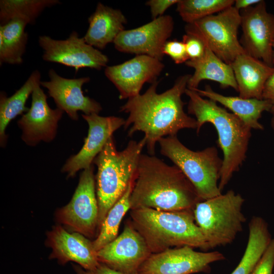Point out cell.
I'll list each match as a JSON object with an SVG mask.
<instances>
[{
	"instance_id": "9a60e30c",
	"label": "cell",
	"mask_w": 274,
	"mask_h": 274,
	"mask_svg": "<svg viewBox=\"0 0 274 274\" xmlns=\"http://www.w3.org/2000/svg\"><path fill=\"white\" fill-rule=\"evenodd\" d=\"M164 67L156 58L138 55L121 64L107 66L105 74L118 89L119 99H128L140 94L145 83L157 81Z\"/></svg>"
},
{
	"instance_id": "f546056e",
	"label": "cell",
	"mask_w": 274,
	"mask_h": 274,
	"mask_svg": "<svg viewBox=\"0 0 274 274\" xmlns=\"http://www.w3.org/2000/svg\"><path fill=\"white\" fill-rule=\"evenodd\" d=\"M163 53L169 56L176 64L185 63L189 60L185 45L182 41H166L163 46Z\"/></svg>"
},
{
	"instance_id": "d6a6232c",
	"label": "cell",
	"mask_w": 274,
	"mask_h": 274,
	"mask_svg": "<svg viewBox=\"0 0 274 274\" xmlns=\"http://www.w3.org/2000/svg\"><path fill=\"white\" fill-rule=\"evenodd\" d=\"M179 0H150L146 5L150 8L153 19L163 16L165 11L172 5L177 4Z\"/></svg>"
},
{
	"instance_id": "d4e9b609",
	"label": "cell",
	"mask_w": 274,
	"mask_h": 274,
	"mask_svg": "<svg viewBox=\"0 0 274 274\" xmlns=\"http://www.w3.org/2000/svg\"><path fill=\"white\" fill-rule=\"evenodd\" d=\"M41 80V74L38 70L33 71L23 85L10 97L1 92L0 95V142L4 147L7 135L5 130L9 123L17 116L27 112L26 101L32 94L36 83Z\"/></svg>"
},
{
	"instance_id": "277c9868",
	"label": "cell",
	"mask_w": 274,
	"mask_h": 274,
	"mask_svg": "<svg viewBox=\"0 0 274 274\" xmlns=\"http://www.w3.org/2000/svg\"><path fill=\"white\" fill-rule=\"evenodd\" d=\"M131 224L143 236L152 254L172 247L189 246L210 250L194 218L193 210L163 211L131 210Z\"/></svg>"
},
{
	"instance_id": "484cf974",
	"label": "cell",
	"mask_w": 274,
	"mask_h": 274,
	"mask_svg": "<svg viewBox=\"0 0 274 274\" xmlns=\"http://www.w3.org/2000/svg\"><path fill=\"white\" fill-rule=\"evenodd\" d=\"M28 23L13 19L0 25V64H20L25 51L28 35L25 29Z\"/></svg>"
},
{
	"instance_id": "f35d334b",
	"label": "cell",
	"mask_w": 274,
	"mask_h": 274,
	"mask_svg": "<svg viewBox=\"0 0 274 274\" xmlns=\"http://www.w3.org/2000/svg\"><path fill=\"white\" fill-rule=\"evenodd\" d=\"M273 64L274 65V41L273 43Z\"/></svg>"
},
{
	"instance_id": "e0dca14e",
	"label": "cell",
	"mask_w": 274,
	"mask_h": 274,
	"mask_svg": "<svg viewBox=\"0 0 274 274\" xmlns=\"http://www.w3.org/2000/svg\"><path fill=\"white\" fill-rule=\"evenodd\" d=\"M82 116L88 124V135L80 151L70 157L61 169L68 178L73 177L79 170L92 165L114 132L125 123L123 118L113 116L103 117L91 114H82Z\"/></svg>"
},
{
	"instance_id": "ac0fdd59",
	"label": "cell",
	"mask_w": 274,
	"mask_h": 274,
	"mask_svg": "<svg viewBox=\"0 0 274 274\" xmlns=\"http://www.w3.org/2000/svg\"><path fill=\"white\" fill-rule=\"evenodd\" d=\"M49 81H41V85L48 90L57 108L65 112L73 120H78V111L84 114H97L102 110L100 104L95 100L84 95L82 88L90 78L84 77L69 79L59 75L51 68L48 72Z\"/></svg>"
},
{
	"instance_id": "83f0119b",
	"label": "cell",
	"mask_w": 274,
	"mask_h": 274,
	"mask_svg": "<svg viewBox=\"0 0 274 274\" xmlns=\"http://www.w3.org/2000/svg\"><path fill=\"white\" fill-rule=\"evenodd\" d=\"M132 181L122 196L111 208L99 228V233L92 242L96 252L117 237L121 221L127 211L130 210Z\"/></svg>"
},
{
	"instance_id": "4316f807",
	"label": "cell",
	"mask_w": 274,
	"mask_h": 274,
	"mask_svg": "<svg viewBox=\"0 0 274 274\" xmlns=\"http://www.w3.org/2000/svg\"><path fill=\"white\" fill-rule=\"evenodd\" d=\"M59 3L58 0H1V25L16 18L24 20L28 24H34L46 8Z\"/></svg>"
},
{
	"instance_id": "8992f818",
	"label": "cell",
	"mask_w": 274,
	"mask_h": 274,
	"mask_svg": "<svg viewBox=\"0 0 274 274\" xmlns=\"http://www.w3.org/2000/svg\"><path fill=\"white\" fill-rule=\"evenodd\" d=\"M158 143L160 153L183 173L201 200L221 194L219 181L223 161L216 147L193 151L185 146L177 135L162 138Z\"/></svg>"
},
{
	"instance_id": "f1b7e54d",
	"label": "cell",
	"mask_w": 274,
	"mask_h": 274,
	"mask_svg": "<svg viewBox=\"0 0 274 274\" xmlns=\"http://www.w3.org/2000/svg\"><path fill=\"white\" fill-rule=\"evenodd\" d=\"M234 0H179L176 10L182 20L190 23L232 6Z\"/></svg>"
},
{
	"instance_id": "836d02e7",
	"label": "cell",
	"mask_w": 274,
	"mask_h": 274,
	"mask_svg": "<svg viewBox=\"0 0 274 274\" xmlns=\"http://www.w3.org/2000/svg\"><path fill=\"white\" fill-rule=\"evenodd\" d=\"M262 99L268 101L272 106L270 111L274 112V72L270 76L265 83L263 93Z\"/></svg>"
},
{
	"instance_id": "8d00e7d4",
	"label": "cell",
	"mask_w": 274,
	"mask_h": 274,
	"mask_svg": "<svg viewBox=\"0 0 274 274\" xmlns=\"http://www.w3.org/2000/svg\"><path fill=\"white\" fill-rule=\"evenodd\" d=\"M74 268L76 271V274H93L92 272L86 270L81 266L75 265Z\"/></svg>"
},
{
	"instance_id": "1f68e13d",
	"label": "cell",
	"mask_w": 274,
	"mask_h": 274,
	"mask_svg": "<svg viewBox=\"0 0 274 274\" xmlns=\"http://www.w3.org/2000/svg\"><path fill=\"white\" fill-rule=\"evenodd\" d=\"M182 42L185 45L189 60L198 59L204 55L206 46L198 38L186 33L183 36Z\"/></svg>"
},
{
	"instance_id": "7c38bea8",
	"label": "cell",
	"mask_w": 274,
	"mask_h": 274,
	"mask_svg": "<svg viewBox=\"0 0 274 274\" xmlns=\"http://www.w3.org/2000/svg\"><path fill=\"white\" fill-rule=\"evenodd\" d=\"M239 12L241 44L246 52L273 66L274 15L267 12L265 2L261 0Z\"/></svg>"
},
{
	"instance_id": "5bb4252c",
	"label": "cell",
	"mask_w": 274,
	"mask_h": 274,
	"mask_svg": "<svg viewBox=\"0 0 274 274\" xmlns=\"http://www.w3.org/2000/svg\"><path fill=\"white\" fill-rule=\"evenodd\" d=\"M174 28L173 18L163 15L136 28L123 30L113 43L119 52L146 55L161 61L164 56L163 46Z\"/></svg>"
},
{
	"instance_id": "4fadbf2b",
	"label": "cell",
	"mask_w": 274,
	"mask_h": 274,
	"mask_svg": "<svg viewBox=\"0 0 274 274\" xmlns=\"http://www.w3.org/2000/svg\"><path fill=\"white\" fill-rule=\"evenodd\" d=\"M151 254L145 239L130 223L97 252L99 263L124 274H139L140 267Z\"/></svg>"
},
{
	"instance_id": "7a4b0ae2",
	"label": "cell",
	"mask_w": 274,
	"mask_h": 274,
	"mask_svg": "<svg viewBox=\"0 0 274 274\" xmlns=\"http://www.w3.org/2000/svg\"><path fill=\"white\" fill-rule=\"evenodd\" d=\"M200 201L194 186L177 166L154 155L141 154L132 181L130 210H193Z\"/></svg>"
},
{
	"instance_id": "d590c367",
	"label": "cell",
	"mask_w": 274,
	"mask_h": 274,
	"mask_svg": "<svg viewBox=\"0 0 274 274\" xmlns=\"http://www.w3.org/2000/svg\"><path fill=\"white\" fill-rule=\"evenodd\" d=\"M93 274H124L115 270L106 265L99 263L96 269L93 272Z\"/></svg>"
},
{
	"instance_id": "4dcf8cb0",
	"label": "cell",
	"mask_w": 274,
	"mask_h": 274,
	"mask_svg": "<svg viewBox=\"0 0 274 274\" xmlns=\"http://www.w3.org/2000/svg\"><path fill=\"white\" fill-rule=\"evenodd\" d=\"M274 267V237L251 274H272Z\"/></svg>"
},
{
	"instance_id": "603a6c76",
	"label": "cell",
	"mask_w": 274,
	"mask_h": 274,
	"mask_svg": "<svg viewBox=\"0 0 274 274\" xmlns=\"http://www.w3.org/2000/svg\"><path fill=\"white\" fill-rule=\"evenodd\" d=\"M192 90L201 96L221 104L251 129H263V126L258 120L264 111L270 112L272 108L271 104L266 100L224 95L214 91L209 85H206L204 89Z\"/></svg>"
},
{
	"instance_id": "9c48e42d",
	"label": "cell",
	"mask_w": 274,
	"mask_h": 274,
	"mask_svg": "<svg viewBox=\"0 0 274 274\" xmlns=\"http://www.w3.org/2000/svg\"><path fill=\"white\" fill-rule=\"evenodd\" d=\"M93 164L84 169L70 202L56 213L58 221L73 232L91 237L98 227V205Z\"/></svg>"
},
{
	"instance_id": "ffe728a7",
	"label": "cell",
	"mask_w": 274,
	"mask_h": 274,
	"mask_svg": "<svg viewBox=\"0 0 274 274\" xmlns=\"http://www.w3.org/2000/svg\"><path fill=\"white\" fill-rule=\"evenodd\" d=\"M230 65L237 84L239 96L262 99L265 83L274 72V66L246 52L238 55Z\"/></svg>"
},
{
	"instance_id": "7402d4cb",
	"label": "cell",
	"mask_w": 274,
	"mask_h": 274,
	"mask_svg": "<svg viewBox=\"0 0 274 274\" xmlns=\"http://www.w3.org/2000/svg\"><path fill=\"white\" fill-rule=\"evenodd\" d=\"M185 64L194 70L188 81V88H198L201 81L208 80L218 83L223 88L231 87L238 92L231 65L220 59L208 46L202 57L188 60Z\"/></svg>"
},
{
	"instance_id": "52a82bcc",
	"label": "cell",
	"mask_w": 274,
	"mask_h": 274,
	"mask_svg": "<svg viewBox=\"0 0 274 274\" xmlns=\"http://www.w3.org/2000/svg\"><path fill=\"white\" fill-rule=\"evenodd\" d=\"M244 202L240 194L229 190L196 203L195 221L210 250L232 243L242 231L246 220L242 212Z\"/></svg>"
},
{
	"instance_id": "6da1fadb",
	"label": "cell",
	"mask_w": 274,
	"mask_h": 274,
	"mask_svg": "<svg viewBox=\"0 0 274 274\" xmlns=\"http://www.w3.org/2000/svg\"><path fill=\"white\" fill-rule=\"evenodd\" d=\"M191 75L179 76L172 88L160 94L156 91L159 82L155 81L144 93L128 98L120 107V112L128 114L123 126L124 129L130 127L128 135L144 132L149 155H154L161 138L177 135L182 129H197L195 118L185 112L182 99Z\"/></svg>"
},
{
	"instance_id": "ba28073f",
	"label": "cell",
	"mask_w": 274,
	"mask_h": 274,
	"mask_svg": "<svg viewBox=\"0 0 274 274\" xmlns=\"http://www.w3.org/2000/svg\"><path fill=\"white\" fill-rule=\"evenodd\" d=\"M240 12L233 6L195 22L187 23L186 33L200 39L220 59L231 64L246 51L237 38Z\"/></svg>"
},
{
	"instance_id": "cb8c5ba5",
	"label": "cell",
	"mask_w": 274,
	"mask_h": 274,
	"mask_svg": "<svg viewBox=\"0 0 274 274\" xmlns=\"http://www.w3.org/2000/svg\"><path fill=\"white\" fill-rule=\"evenodd\" d=\"M271 238L265 220L259 216L252 217L249 223V237L244 253L230 274H251Z\"/></svg>"
},
{
	"instance_id": "d6986e66",
	"label": "cell",
	"mask_w": 274,
	"mask_h": 274,
	"mask_svg": "<svg viewBox=\"0 0 274 274\" xmlns=\"http://www.w3.org/2000/svg\"><path fill=\"white\" fill-rule=\"evenodd\" d=\"M47 244L52 249L50 258L57 259L60 264L73 261L92 272L99 264L92 242L80 233L67 231L60 225L48 232Z\"/></svg>"
},
{
	"instance_id": "44dd1931",
	"label": "cell",
	"mask_w": 274,
	"mask_h": 274,
	"mask_svg": "<svg viewBox=\"0 0 274 274\" xmlns=\"http://www.w3.org/2000/svg\"><path fill=\"white\" fill-rule=\"evenodd\" d=\"M89 27L83 37L86 42L98 49H104L114 42L124 30L127 20L122 12L99 2L88 19Z\"/></svg>"
},
{
	"instance_id": "30bf717a",
	"label": "cell",
	"mask_w": 274,
	"mask_h": 274,
	"mask_svg": "<svg viewBox=\"0 0 274 274\" xmlns=\"http://www.w3.org/2000/svg\"><path fill=\"white\" fill-rule=\"evenodd\" d=\"M225 259L217 251L198 252L189 246L170 248L152 254L140 267L139 274L209 273L211 264Z\"/></svg>"
},
{
	"instance_id": "3957f363",
	"label": "cell",
	"mask_w": 274,
	"mask_h": 274,
	"mask_svg": "<svg viewBox=\"0 0 274 274\" xmlns=\"http://www.w3.org/2000/svg\"><path fill=\"white\" fill-rule=\"evenodd\" d=\"M185 94L189 98L188 113L195 117L197 133L206 123L212 124L217 131L218 145L223 154L219 181L222 191L246 158L252 129L234 114L216 102L203 98L195 90L187 88Z\"/></svg>"
},
{
	"instance_id": "8fae6325",
	"label": "cell",
	"mask_w": 274,
	"mask_h": 274,
	"mask_svg": "<svg viewBox=\"0 0 274 274\" xmlns=\"http://www.w3.org/2000/svg\"><path fill=\"white\" fill-rule=\"evenodd\" d=\"M38 42L44 51V60L73 67L76 72L85 67L100 70L106 66L109 61L107 55L87 44L76 31H73L65 40L40 36Z\"/></svg>"
},
{
	"instance_id": "5b68a950",
	"label": "cell",
	"mask_w": 274,
	"mask_h": 274,
	"mask_svg": "<svg viewBox=\"0 0 274 274\" xmlns=\"http://www.w3.org/2000/svg\"><path fill=\"white\" fill-rule=\"evenodd\" d=\"M146 139L130 141L121 151L117 150L113 136L94 160L97 167L95 177L98 205V227L108 213L122 196L132 181Z\"/></svg>"
},
{
	"instance_id": "74e56055",
	"label": "cell",
	"mask_w": 274,
	"mask_h": 274,
	"mask_svg": "<svg viewBox=\"0 0 274 274\" xmlns=\"http://www.w3.org/2000/svg\"><path fill=\"white\" fill-rule=\"evenodd\" d=\"M273 115L272 118L271 119V126L274 130V112L272 113Z\"/></svg>"
},
{
	"instance_id": "e575fe53",
	"label": "cell",
	"mask_w": 274,
	"mask_h": 274,
	"mask_svg": "<svg viewBox=\"0 0 274 274\" xmlns=\"http://www.w3.org/2000/svg\"><path fill=\"white\" fill-rule=\"evenodd\" d=\"M261 0H235L233 6L239 11L254 6Z\"/></svg>"
},
{
	"instance_id": "2e32d148",
	"label": "cell",
	"mask_w": 274,
	"mask_h": 274,
	"mask_svg": "<svg viewBox=\"0 0 274 274\" xmlns=\"http://www.w3.org/2000/svg\"><path fill=\"white\" fill-rule=\"evenodd\" d=\"M41 82L38 81L33 89L30 108L18 121L22 131V140L30 146L41 141L51 142L55 138L58 123L64 112L49 106Z\"/></svg>"
}]
</instances>
